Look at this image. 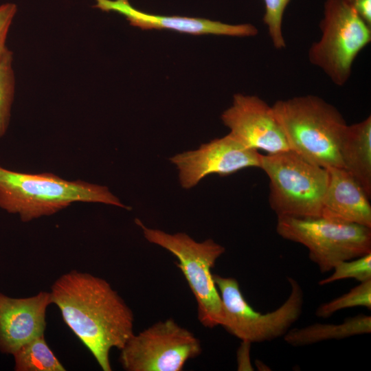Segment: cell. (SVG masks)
Returning <instances> with one entry per match:
<instances>
[{
	"label": "cell",
	"instance_id": "6da1fadb",
	"mask_svg": "<svg viewBox=\"0 0 371 371\" xmlns=\"http://www.w3.org/2000/svg\"><path fill=\"white\" fill-rule=\"evenodd\" d=\"M52 304L103 371L112 370L110 352L134 334L131 308L104 279L71 270L52 285Z\"/></svg>",
	"mask_w": 371,
	"mask_h": 371
},
{
	"label": "cell",
	"instance_id": "7a4b0ae2",
	"mask_svg": "<svg viewBox=\"0 0 371 371\" xmlns=\"http://www.w3.org/2000/svg\"><path fill=\"white\" fill-rule=\"evenodd\" d=\"M78 202L130 210L105 186L69 181L52 172L27 173L0 165V208L27 223L53 215Z\"/></svg>",
	"mask_w": 371,
	"mask_h": 371
},
{
	"label": "cell",
	"instance_id": "3957f363",
	"mask_svg": "<svg viewBox=\"0 0 371 371\" xmlns=\"http://www.w3.org/2000/svg\"><path fill=\"white\" fill-rule=\"evenodd\" d=\"M272 107L290 150L323 168H342L338 144L347 124L336 107L314 95L280 100Z\"/></svg>",
	"mask_w": 371,
	"mask_h": 371
},
{
	"label": "cell",
	"instance_id": "277c9868",
	"mask_svg": "<svg viewBox=\"0 0 371 371\" xmlns=\"http://www.w3.org/2000/svg\"><path fill=\"white\" fill-rule=\"evenodd\" d=\"M260 168L269 179V203L278 217L321 216L329 180L327 168L291 150L261 154Z\"/></svg>",
	"mask_w": 371,
	"mask_h": 371
},
{
	"label": "cell",
	"instance_id": "5b68a950",
	"mask_svg": "<svg viewBox=\"0 0 371 371\" xmlns=\"http://www.w3.org/2000/svg\"><path fill=\"white\" fill-rule=\"evenodd\" d=\"M135 223L146 239L172 254L197 304L200 323L207 328L221 326L223 307L220 294L213 278L212 269L225 253L223 246L212 239L196 242L186 233L174 234L146 227L138 218Z\"/></svg>",
	"mask_w": 371,
	"mask_h": 371
},
{
	"label": "cell",
	"instance_id": "8992f818",
	"mask_svg": "<svg viewBox=\"0 0 371 371\" xmlns=\"http://www.w3.org/2000/svg\"><path fill=\"white\" fill-rule=\"evenodd\" d=\"M276 232L304 245L321 273L332 271L340 262L371 253V228L355 223L323 216H279Z\"/></svg>",
	"mask_w": 371,
	"mask_h": 371
},
{
	"label": "cell",
	"instance_id": "52a82bcc",
	"mask_svg": "<svg viewBox=\"0 0 371 371\" xmlns=\"http://www.w3.org/2000/svg\"><path fill=\"white\" fill-rule=\"evenodd\" d=\"M213 278L222 302L221 326L242 341L261 343L284 337L302 315L304 291L292 277H287L290 286L287 299L276 310L264 314L249 305L236 278L218 274H213Z\"/></svg>",
	"mask_w": 371,
	"mask_h": 371
},
{
	"label": "cell",
	"instance_id": "ba28073f",
	"mask_svg": "<svg viewBox=\"0 0 371 371\" xmlns=\"http://www.w3.org/2000/svg\"><path fill=\"white\" fill-rule=\"evenodd\" d=\"M319 28L321 38L311 45L308 60L342 87L355 58L371 42V27L344 0H326Z\"/></svg>",
	"mask_w": 371,
	"mask_h": 371
},
{
	"label": "cell",
	"instance_id": "9c48e42d",
	"mask_svg": "<svg viewBox=\"0 0 371 371\" xmlns=\"http://www.w3.org/2000/svg\"><path fill=\"white\" fill-rule=\"evenodd\" d=\"M120 350L125 370L181 371L202 348L192 332L168 318L133 334Z\"/></svg>",
	"mask_w": 371,
	"mask_h": 371
},
{
	"label": "cell",
	"instance_id": "30bf717a",
	"mask_svg": "<svg viewBox=\"0 0 371 371\" xmlns=\"http://www.w3.org/2000/svg\"><path fill=\"white\" fill-rule=\"evenodd\" d=\"M261 154L247 147L230 133L202 144L197 150L170 158L179 170L181 186L190 189L205 177L227 176L249 167L260 168Z\"/></svg>",
	"mask_w": 371,
	"mask_h": 371
},
{
	"label": "cell",
	"instance_id": "8fae6325",
	"mask_svg": "<svg viewBox=\"0 0 371 371\" xmlns=\"http://www.w3.org/2000/svg\"><path fill=\"white\" fill-rule=\"evenodd\" d=\"M229 133L248 148L273 154L290 150L272 106L256 95L237 93L221 115Z\"/></svg>",
	"mask_w": 371,
	"mask_h": 371
},
{
	"label": "cell",
	"instance_id": "7c38bea8",
	"mask_svg": "<svg viewBox=\"0 0 371 371\" xmlns=\"http://www.w3.org/2000/svg\"><path fill=\"white\" fill-rule=\"evenodd\" d=\"M50 292L12 297L0 292V352L12 355L32 339L44 335Z\"/></svg>",
	"mask_w": 371,
	"mask_h": 371
},
{
	"label": "cell",
	"instance_id": "4fadbf2b",
	"mask_svg": "<svg viewBox=\"0 0 371 371\" xmlns=\"http://www.w3.org/2000/svg\"><path fill=\"white\" fill-rule=\"evenodd\" d=\"M94 8L124 15L130 24L143 30L168 29L192 34H215L237 37L255 36L258 30L250 23L227 24L206 19L151 14L133 8L128 0H95Z\"/></svg>",
	"mask_w": 371,
	"mask_h": 371
},
{
	"label": "cell",
	"instance_id": "5bb4252c",
	"mask_svg": "<svg viewBox=\"0 0 371 371\" xmlns=\"http://www.w3.org/2000/svg\"><path fill=\"white\" fill-rule=\"evenodd\" d=\"M328 170L329 180L321 216L371 228V205L366 192L344 168Z\"/></svg>",
	"mask_w": 371,
	"mask_h": 371
},
{
	"label": "cell",
	"instance_id": "9a60e30c",
	"mask_svg": "<svg viewBox=\"0 0 371 371\" xmlns=\"http://www.w3.org/2000/svg\"><path fill=\"white\" fill-rule=\"evenodd\" d=\"M338 153L342 168L371 197V116L344 127L339 140Z\"/></svg>",
	"mask_w": 371,
	"mask_h": 371
},
{
	"label": "cell",
	"instance_id": "2e32d148",
	"mask_svg": "<svg viewBox=\"0 0 371 371\" xmlns=\"http://www.w3.org/2000/svg\"><path fill=\"white\" fill-rule=\"evenodd\" d=\"M370 315L360 314L346 318L339 324L315 323L302 328H290L283 337L289 345L300 347L370 334Z\"/></svg>",
	"mask_w": 371,
	"mask_h": 371
},
{
	"label": "cell",
	"instance_id": "e0dca14e",
	"mask_svg": "<svg viewBox=\"0 0 371 371\" xmlns=\"http://www.w3.org/2000/svg\"><path fill=\"white\" fill-rule=\"evenodd\" d=\"M12 355L16 371L66 370L46 342L44 335L25 343Z\"/></svg>",
	"mask_w": 371,
	"mask_h": 371
},
{
	"label": "cell",
	"instance_id": "ac0fdd59",
	"mask_svg": "<svg viewBox=\"0 0 371 371\" xmlns=\"http://www.w3.org/2000/svg\"><path fill=\"white\" fill-rule=\"evenodd\" d=\"M12 60L10 49L0 57V139L8 131L14 100L15 80Z\"/></svg>",
	"mask_w": 371,
	"mask_h": 371
},
{
	"label": "cell",
	"instance_id": "d6986e66",
	"mask_svg": "<svg viewBox=\"0 0 371 371\" xmlns=\"http://www.w3.org/2000/svg\"><path fill=\"white\" fill-rule=\"evenodd\" d=\"M357 306L371 309V280L359 282L344 295L322 303L317 307L315 315L328 317L339 311Z\"/></svg>",
	"mask_w": 371,
	"mask_h": 371
},
{
	"label": "cell",
	"instance_id": "ffe728a7",
	"mask_svg": "<svg viewBox=\"0 0 371 371\" xmlns=\"http://www.w3.org/2000/svg\"><path fill=\"white\" fill-rule=\"evenodd\" d=\"M330 276L321 280V286L344 279H355L359 282L371 280V253L359 258L339 262Z\"/></svg>",
	"mask_w": 371,
	"mask_h": 371
},
{
	"label": "cell",
	"instance_id": "44dd1931",
	"mask_svg": "<svg viewBox=\"0 0 371 371\" xmlns=\"http://www.w3.org/2000/svg\"><path fill=\"white\" fill-rule=\"evenodd\" d=\"M265 11L263 22L273 47L282 49L286 47L282 33V20L284 11L291 0H263Z\"/></svg>",
	"mask_w": 371,
	"mask_h": 371
},
{
	"label": "cell",
	"instance_id": "7402d4cb",
	"mask_svg": "<svg viewBox=\"0 0 371 371\" xmlns=\"http://www.w3.org/2000/svg\"><path fill=\"white\" fill-rule=\"evenodd\" d=\"M16 10V5L12 3L0 5V57L9 49L5 45V41Z\"/></svg>",
	"mask_w": 371,
	"mask_h": 371
},
{
	"label": "cell",
	"instance_id": "603a6c76",
	"mask_svg": "<svg viewBox=\"0 0 371 371\" xmlns=\"http://www.w3.org/2000/svg\"><path fill=\"white\" fill-rule=\"evenodd\" d=\"M371 27V0H344Z\"/></svg>",
	"mask_w": 371,
	"mask_h": 371
},
{
	"label": "cell",
	"instance_id": "cb8c5ba5",
	"mask_svg": "<svg viewBox=\"0 0 371 371\" xmlns=\"http://www.w3.org/2000/svg\"><path fill=\"white\" fill-rule=\"evenodd\" d=\"M256 363H258L260 365H261V367L260 366V367L257 368L259 370H270V369H269V368L267 366H266V365L263 362H262L260 360H256Z\"/></svg>",
	"mask_w": 371,
	"mask_h": 371
}]
</instances>
